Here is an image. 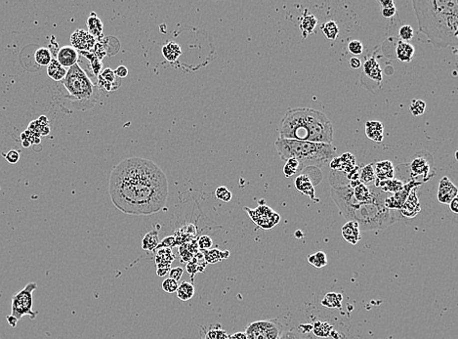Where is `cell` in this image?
I'll return each mask as SVG.
<instances>
[{"instance_id": "6da1fadb", "label": "cell", "mask_w": 458, "mask_h": 339, "mask_svg": "<svg viewBox=\"0 0 458 339\" xmlns=\"http://www.w3.org/2000/svg\"><path fill=\"white\" fill-rule=\"evenodd\" d=\"M109 191L112 204L123 213L150 215L166 204L168 183L164 172L153 161L126 158L111 171Z\"/></svg>"}, {"instance_id": "7a4b0ae2", "label": "cell", "mask_w": 458, "mask_h": 339, "mask_svg": "<svg viewBox=\"0 0 458 339\" xmlns=\"http://www.w3.org/2000/svg\"><path fill=\"white\" fill-rule=\"evenodd\" d=\"M420 32L438 48L458 47V0H414Z\"/></svg>"}, {"instance_id": "3957f363", "label": "cell", "mask_w": 458, "mask_h": 339, "mask_svg": "<svg viewBox=\"0 0 458 339\" xmlns=\"http://www.w3.org/2000/svg\"><path fill=\"white\" fill-rule=\"evenodd\" d=\"M331 198L342 215L348 220L357 222L361 231H380L392 225L396 220L395 210L385 207V199L372 204H363L355 200L349 185L331 186Z\"/></svg>"}, {"instance_id": "277c9868", "label": "cell", "mask_w": 458, "mask_h": 339, "mask_svg": "<svg viewBox=\"0 0 458 339\" xmlns=\"http://www.w3.org/2000/svg\"><path fill=\"white\" fill-rule=\"evenodd\" d=\"M279 139L332 144L333 125L321 111L310 108L289 109L279 124Z\"/></svg>"}, {"instance_id": "5b68a950", "label": "cell", "mask_w": 458, "mask_h": 339, "mask_svg": "<svg viewBox=\"0 0 458 339\" xmlns=\"http://www.w3.org/2000/svg\"><path fill=\"white\" fill-rule=\"evenodd\" d=\"M275 146L282 160L285 161L288 158L297 159L300 164V170L306 167L326 168L330 161L337 157L336 149L332 144L278 139Z\"/></svg>"}, {"instance_id": "8992f818", "label": "cell", "mask_w": 458, "mask_h": 339, "mask_svg": "<svg viewBox=\"0 0 458 339\" xmlns=\"http://www.w3.org/2000/svg\"><path fill=\"white\" fill-rule=\"evenodd\" d=\"M64 86L75 100L81 103L80 108H92L99 98L98 88L77 64L67 70L64 78Z\"/></svg>"}, {"instance_id": "52a82bcc", "label": "cell", "mask_w": 458, "mask_h": 339, "mask_svg": "<svg viewBox=\"0 0 458 339\" xmlns=\"http://www.w3.org/2000/svg\"><path fill=\"white\" fill-rule=\"evenodd\" d=\"M36 289V283H28L20 293L13 296L11 316L15 317L18 321L23 316L30 317L31 320L35 319L37 314L32 310V294Z\"/></svg>"}, {"instance_id": "ba28073f", "label": "cell", "mask_w": 458, "mask_h": 339, "mask_svg": "<svg viewBox=\"0 0 458 339\" xmlns=\"http://www.w3.org/2000/svg\"><path fill=\"white\" fill-rule=\"evenodd\" d=\"M284 334V326L279 320L256 321L245 329L247 339H279Z\"/></svg>"}, {"instance_id": "9c48e42d", "label": "cell", "mask_w": 458, "mask_h": 339, "mask_svg": "<svg viewBox=\"0 0 458 339\" xmlns=\"http://www.w3.org/2000/svg\"><path fill=\"white\" fill-rule=\"evenodd\" d=\"M410 169L413 179L422 176L424 182L431 179L436 172L433 157L426 151L419 152L414 156L410 163Z\"/></svg>"}, {"instance_id": "30bf717a", "label": "cell", "mask_w": 458, "mask_h": 339, "mask_svg": "<svg viewBox=\"0 0 458 339\" xmlns=\"http://www.w3.org/2000/svg\"><path fill=\"white\" fill-rule=\"evenodd\" d=\"M244 209L251 219L263 229H271L276 226L281 220V216L265 204L259 205L256 209H250L247 207Z\"/></svg>"}, {"instance_id": "8fae6325", "label": "cell", "mask_w": 458, "mask_h": 339, "mask_svg": "<svg viewBox=\"0 0 458 339\" xmlns=\"http://www.w3.org/2000/svg\"><path fill=\"white\" fill-rule=\"evenodd\" d=\"M421 182L416 181L415 179H412L409 182H406L404 184V187L401 191H399L396 194H393L392 196H388L385 199V207L388 208L389 210H397L399 211L404 204L406 203L410 193L414 188H418L421 186Z\"/></svg>"}, {"instance_id": "7c38bea8", "label": "cell", "mask_w": 458, "mask_h": 339, "mask_svg": "<svg viewBox=\"0 0 458 339\" xmlns=\"http://www.w3.org/2000/svg\"><path fill=\"white\" fill-rule=\"evenodd\" d=\"M458 187L450 180L449 177L444 176L439 183L437 198L439 203L442 204H450V203L458 198Z\"/></svg>"}, {"instance_id": "4fadbf2b", "label": "cell", "mask_w": 458, "mask_h": 339, "mask_svg": "<svg viewBox=\"0 0 458 339\" xmlns=\"http://www.w3.org/2000/svg\"><path fill=\"white\" fill-rule=\"evenodd\" d=\"M70 42L75 50L77 49L81 52H87L96 44L95 38L84 29H76L70 35Z\"/></svg>"}, {"instance_id": "5bb4252c", "label": "cell", "mask_w": 458, "mask_h": 339, "mask_svg": "<svg viewBox=\"0 0 458 339\" xmlns=\"http://www.w3.org/2000/svg\"><path fill=\"white\" fill-rule=\"evenodd\" d=\"M417 189L418 188H414L412 190L406 203L404 204L403 207L398 211V213L401 216H403L404 218H408V219L415 218L421 210V205H420L418 197H417Z\"/></svg>"}, {"instance_id": "9a60e30c", "label": "cell", "mask_w": 458, "mask_h": 339, "mask_svg": "<svg viewBox=\"0 0 458 339\" xmlns=\"http://www.w3.org/2000/svg\"><path fill=\"white\" fill-rule=\"evenodd\" d=\"M121 81L115 75L114 70L111 68H105L100 74L98 78V85L103 88L104 90L111 92L116 90L120 87Z\"/></svg>"}, {"instance_id": "2e32d148", "label": "cell", "mask_w": 458, "mask_h": 339, "mask_svg": "<svg viewBox=\"0 0 458 339\" xmlns=\"http://www.w3.org/2000/svg\"><path fill=\"white\" fill-rule=\"evenodd\" d=\"M294 185H295V188L300 193L309 197L313 202L315 203L319 202V199H316V195H315V184L312 181V178L311 176H309V174L307 173L300 174L295 179Z\"/></svg>"}, {"instance_id": "e0dca14e", "label": "cell", "mask_w": 458, "mask_h": 339, "mask_svg": "<svg viewBox=\"0 0 458 339\" xmlns=\"http://www.w3.org/2000/svg\"><path fill=\"white\" fill-rule=\"evenodd\" d=\"M56 60L62 67L65 68H71L76 65L78 60L77 51L72 46H64L59 50Z\"/></svg>"}, {"instance_id": "ac0fdd59", "label": "cell", "mask_w": 458, "mask_h": 339, "mask_svg": "<svg viewBox=\"0 0 458 339\" xmlns=\"http://www.w3.org/2000/svg\"><path fill=\"white\" fill-rule=\"evenodd\" d=\"M374 173L376 180L383 181L395 178V166L390 160H382L374 163Z\"/></svg>"}, {"instance_id": "d6986e66", "label": "cell", "mask_w": 458, "mask_h": 339, "mask_svg": "<svg viewBox=\"0 0 458 339\" xmlns=\"http://www.w3.org/2000/svg\"><path fill=\"white\" fill-rule=\"evenodd\" d=\"M341 234L344 240L351 245H357L362 240L359 224L354 221H348L341 228Z\"/></svg>"}, {"instance_id": "ffe728a7", "label": "cell", "mask_w": 458, "mask_h": 339, "mask_svg": "<svg viewBox=\"0 0 458 339\" xmlns=\"http://www.w3.org/2000/svg\"><path fill=\"white\" fill-rule=\"evenodd\" d=\"M364 73L372 80L376 81L378 84L381 83L383 79L382 70L379 63L374 57H371L364 63Z\"/></svg>"}, {"instance_id": "44dd1931", "label": "cell", "mask_w": 458, "mask_h": 339, "mask_svg": "<svg viewBox=\"0 0 458 339\" xmlns=\"http://www.w3.org/2000/svg\"><path fill=\"white\" fill-rule=\"evenodd\" d=\"M383 124L377 120H370L365 124V132L369 139L373 142L381 143L383 141Z\"/></svg>"}, {"instance_id": "7402d4cb", "label": "cell", "mask_w": 458, "mask_h": 339, "mask_svg": "<svg viewBox=\"0 0 458 339\" xmlns=\"http://www.w3.org/2000/svg\"><path fill=\"white\" fill-rule=\"evenodd\" d=\"M415 46L403 40H399L396 47L397 58L402 63H410L415 57Z\"/></svg>"}, {"instance_id": "603a6c76", "label": "cell", "mask_w": 458, "mask_h": 339, "mask_svg": "<svg viewBox=\"0 0 458 339\" xmlns=\"http://www.w3.org/2000/svg\"><path fill=\"white\" fill-rule=\"evenodd\" d=\"M404 182L400 179H397V178H393V179H388V180H383V181H379V180H375L374 182V186L376 188H378L380 191L388 194V193H391V194H396L398 193L399 191H401L404 187Z\"/></svg>"}, {"instance_id": "cb8c5ba5", "label": "cell", "mask_w": 458, "mask_h": 339, "mask_svg": "<svg viewBox=\"0 0 458 339\" xmlns=\"http://www.w3.org/2000/svg\"><path fill=\"white\" fill-rule=\"evenodd\" d=\"M66 72L67 70L64 67H62L56 59H52L49 65L47 66V74L53 80H63L66 75Z\"/></svg>"}, {"instance_id": "d4e9b609", "label": "cell", "mask_w": 458, "mask_h": 339, "mask_svg": "<svg viewBox=\"0 0 458 339\" xmlns=\"http://www.w3.org/2000/svg\"><path fill=\"white\" fill-rule=\"evenodd\" d=\"M376 180L374 173V163H370L365 166H360L359 181L366 186H372Z\"/></svg>"}, {"instance_id": "484cf974", "label": "cell", "mask_w": 458, "mask_h": 339, "mask_svg": "<svg viewBox=\"0 0 458 339\" xmlns=\"http://www.w3.org/2000/svg\"><path fill=\"white\" fill-rule=\"evenodd\" d=\"M317 26H318V19L313 14L304 15L299 24L303 38L305 39L309 34H312L315 31Z\"/></svg>"}, {"instance_id": "4316f807", "label": "cell", "mask_w": 458, "mask_h": 339, "mask_svg": "<svg viewBox=\"0 0 458 339\" xmlns=\"http://www.w3.org/2000/svg\"><path fill=\"white\" fill-rule=\"evenodd\" d=\"M28 130L34 132L36 135L45 136L48 135L50 132V127L48 123V119L46 116H40L38 119L33 120L32 122L29 123V126L27 128Z\"/></svg>"}, {"instance_id": "83f0119b", "label": "cell", "mask_w": 458, "mask_h": 339, "mask_svg": "<svg viewBox=\"0 0 458 339\" xmlns=\"http://www.w3.org/2000/svg\"><path fill=\"white\" fill-rule=\"evenodd\" d=\"M88 32L95 38L103 35V23L97 14L91 13L87 19Z\"/></svg>"}, {"instance_id": "f1b7e54d", "label": "cell", "mask_w": 458, "mask_h": 339, "mask_svg": "<svg viewBox=\"0 0 458 339\" xmlns=\"http://www.w3.org/2000/svg\"><path fill=\"white\" fill-rule=\"evenodd\" d=\"M203 258L209 264H215L223 259H227L230 256L228 250H219V249H209L203 251Z\"/></svg>"}, {"instance_id": "f546056e", "label": "cell", "mask_w": 458, "mask_h": 339, "mask_svg": "<svg viewBox=\"0 0 458 339\" xmlns=\"http://www.w3.org/2000/svg\"><path fill=\"white\" fill-rule=\"evenodd\" d=\"M162 55L169 62H176L182 55V49L176 42L170 41L162 47Z\"/></svg>"}, {"instance_id": "4dcf8cb0", "label": "cell", "mask_w": 458, "mask_h": 339, "mask_svg": "<svg viewBox=\"0 0 458 339\" xmlns=\"http://www.w3.org/2000/svg\"><path fill=\"white\" fill-rule=\"evenodd\" d=\"M340 160V170L339 172L345 173L346 175L353 171L357 166V160L354 155L351 153H345L341 157H339ZM336 172V171H335Z\"/></svg>"}, {"instance_id": "1f68e13d", "label": "cell", "mask_w": 458, "mask_h": 339, "mask_svg": "<svg viewBox=\"0 0 458 339\" xmlns=\"http://www.w3.org/2000/svg\"><path fill=\"white\" fill-rule=\"evenodd\" d=\"M159 245V238H158V232L153 230L149 232L148 234L145 235L143 241H142V249L147 251H153L157 249Z\"/></svg>"}, {"instance_id": "d6a6232c", "label": "cell", "mask_w": 458, "mask_h": 339, "mask_svg": "<svg viewBox=\"0 0 458 339\" xmlns=\"http://www.w3.org/2000/svg\"><path fill=\"white\" fill-rule=\"evenodd\" d=\"M195 287L193 284L189 282H183L181 285H179L178 290L176 292L177 297L182 300V301H188L192 299L195 295Z\"/></svg>"}, {"instance_id": "836d02e7", "label": "cell", "mask_w": 458, "mask_h": 339, "mask_svg": "<svg viewBox=\"0 0 458 339\" xmlns=\"http://www.w3.org/2000/svg\"><path fill=\"white\" fill-rule=\"evenodd\" d=\"M343 296L342 294L336 293H328L322 300V305L327 308H341Z\"/></svg>"}, {"instance_id": "e575fe53", "label": "cell", "mask_w": 458, "mask_h": 339, "mask_svg": "<svg viewBox=\"0 0 458 339\" xmlns=\"http://www.w3.org/2000/svg\"><path fill=\"white\" fill-rule=\"evenodd\" d=\"M229 336L226 331H224L220 325L211 326L210 329H204V335H202L201 339H228Z\"/></svg>"}, {"instance_id": "d590c367", "label": "cell", "mask_w": 458, "mask_h": 339, "mask_svg": "<svg viewBox=\"0 0 458 339\" xmlns=\"http://www.w3.org/2000/svg\"><path fill=\"white\" fill-rule=\"evenodd\" d=\"M312 331L317 338H328L332 333V327L327 322L317 321L312 327Z\"/></svg>"}, {"instance_id": "8d00e7d4", "label": "cell", "mask_w": 458, "mask_h": 339, "mask_svg": "<svg viewBox=\"0 0 458 339\" xmlns=\"http://www.w3.org/2000/svg\"><path fill=\"white\" fill-rule=\"evenodd\" d=\"M321 29L328 40H335L339 34V27L338 24L334 21H328L324 23L321 26Z\"/></svg>"}, {"instance_id": "74e56055", "label": "cell", "mask_w": 458, "mask_h": 339, "mask_svg": "<svg viewBox=\"0 0 458 339\" xmlns=\"http://www.w3.org/2000/svg\"><path fill=\"white\" fill-rule=\"evenodd\" d=\"M308 262L316 268H323L327 265V254L320 250L312 255L308 256Z\"/></svg>"}, {"instance_id": "f35d334b", "label": "cell", "mask_w": 458, "mask_h": 339, "mask_svg": "<svg viewBox=\"0 0 458 339\" xmlns=\"http://www.w3.org/2000/svg\"><path fill=\"white\" fill-rule=\"evenodd\" d=\"M298 170H300V164L297 159L295 158H288L285 160L284 167V173L285 177H291L294 175Z\"/></svg>"}, {"instance_id": "ab89813d", "label": "cell", "mask_w": 458, "mask_h": 339, "mask_svg": "<svg viewBox=\"0 0 458 339\" xmlns=\"http://www.w3.org/2000/svg\"><path fill=\"white\" fill-rule=\"evenodd\" d=\"M34 59L37 64L41 66H48L52 60V57L50 51L47 48H39L34 54Z\"/></svg>"}, {"instance_id": "60d3db41", "label": "cell", "mask_w": 458, "mask_h": 339, "mask_svg": "<svg viewBox=\"0 0 458 339\" xmlns=\"http://www.w3.org/2000/svg\"><path fill=\"white\" fill-rule=\"evenodd\" d=\"M279 339H316L313 337L307 335L300 330H291L288 332H284Z\"/></svg>"}, {"instance_id": "b9f144b4", "label": "cell", "mask_w": 458, "mask_h": 339, "mask_svg": "<svg viewBox=\"0 0 458 339\" xmlns=\"http://www.w3.org/2000/svg\"><path fill=\"white\" fill-rule=\"evenodd\" d=\"M426 110V103L422 100H412L410 105V111L415 116L422 115Z\"/></svg>"}, {"instance_id": "7bdbcfd3", "label": "cell", "mask_w": 458, "mask_h": 339, "mask_svg": "<svg viewBox=\"0 0 458 339\" xmlns=\"http://www.w3.org/2000/svg\"><path fill=\"white\" fill-rule=\"evenodd\" d=\"M88 60L90 61L91 63V68H92V70L93 72L98 75L100 73V70L102 69V63H101V60L96 57L94 54H91V53H88V52H81Z\"/></svg>"}, {"instance_id": "ee69618b", "label": "cell", "mask_w": 458, "mask_h": 339, "mask_svg": "<svg viewBox=\"0 0 458 339\" xmlns=\"http://www.w3.org/2000/svg\"><path fill=\"white\" fill-rule=\"evenodd\" d=\"M414 35H415V31H414V28L409 25V24H405V25H402L400 30H399V36L401 38V40L403 41H410L414 38Z\"/></svg>"}, {"instance_id": "f6af8a7d", "label": "cell", "mask_w": 458, "mask_h": 339, "mask_svg": "<svg viewBox=\"0 0 458 339\" xmlns=\"http://www.w3.org/2000/svg\"><path fill=\"white\" fill-rule=\"evenodd\" d=\"M347 48H348V51L352 55H355V56H360L364 53V45L363 43L360 41V40H357V39H354V40H351L348 45H347Z\"/></svg>"}, {"instance_id": "bcb514c9", "label": "cell", "mask_w": 458, "mask_h": 339, "mask_svg": "<svg viewBox=\"0 0 458 339\" xmlns=\"http://www.w3.org/2000/svg\"><path fill=\"white\" fill-rule=\"evenodd\" d=\"M215 196H216V198L218 200L224 202V203L231 202V200L233 198L232 193L226 187H218L216 192H215Z\"/></svg>"}, {"instance_id": "7dc6e473", "label": "cell", "mask_w": 458, "mask_h": 339, "mask_svg": "<svg viewBox=\"0 0 458 339\" xmlns=\"http://www.w3.org/2000/svg\"><path fill=\"white\" fill-rule=\"evenodd\" d=\"M178 287H179L178 282L170 278L164 280L162 283V290L167 294H174L177 292Z\"/></svg>"}, {"instance_id": "c3c4849f", "label": "cell", "mask_w": 458, "mask_h": 339, "mask_svg": "<svg viewBox=\"0 0 458 339\" xmlns=\"http://www.w3.org/2000/svg\"><path fill=\"white\" fill-rule=\"evenodd\" d=\"M21 138H22V141H27L30 144V146L40 143V137L28 129L22 132Z\"/></svg>"}, {"instance_id": "681fc988", "label": "cell", "mask_w": 458, "mask_h": 339, "mask_svg": "<svg viewBox=\"0 0 458 339\" xmlns=\"http://www.w3.org/2000/svg\"><path fill=\"white\" fill-rule=\"evenodd\" d=\"M212 244H213V242L208 236H201L199 238L198 242H197V245H198L197 247L201 249L202 251H204V250H208V249H211Z\"/></svg>"}, {"instance_id": "f907efd6", "label": "cell", "mask_w": 458, "mask_h": 339, "mask_svg": "<svg viewBox=\"0 0 458 339\" xmlns=\"http://www.w3.org/2000/svg\"><path fill=\"white\" fill-rule=\"evenodd\" d=\"M5 158H6V160H7L9 163L15 164V163H17V162L19 161V159H20V154H19L17 151H15V150H11L10 152L7 153V155L5 156Z\"/></svg>"}, {"instance_id": "816d5d0a", "label": "cell", "mask_w": 458, "mask_h": 339, "mask_svg": "<svg viewBox=\"0 0 458 339\" xmlns=\"http://www.w3.org/2000/svg\"><path fill=\"white\" fill-rule=\"evenodd\" d=\"M183 272H184V270L181 267H176L174 269H171L169 271V278L173 279V280L178 282L182 278Z\"/></svg>"}, {"instance_id": "f5cc1de1", "label": "cell", "mask_w": 458, "mask_h": 339, "mask_svg": "<svg viewBox=\"0 0 458 339\" xmlns=\"http://www.w3.org/2000/svg\"><path fill=\"white\" fill-rule=\"evenodd\" d=\"M397 12V9H396V6L394 7H391V8H382V11H381V14L384 18H392L393 16L396 14Z\"/></svg>"}, {"instance_id": "db71d44e", "label": "cell", "mask_w": 458, "mask_h": 339, "mask_svg": "<svg viewBox=\"0 0 458 339\" xmlns=\"http://www.w3.org/2000/svg\"><path fill=\"white\" fill-rule=\"evenodd\" d=\"M114 73L118 78H124L128 75V69L124 66H119L114 70Z\"/></svg>"}, {"instance_id": "11a10c76", "label": "cell", "mask_w": 458, "mask_h": 339, "mask_svg": "<svg viewBox=\"0 0 458 339\" xmlns=\"http://www.w3.org/2000/svg\"><path fill=\"white\" fill-rule=\"evenodd\" d=\"M174 244V237H168V238L164 239V240L161 242V244H159V245H158V247H157V249H161V248H164V247L170 248V247H171V246H173Z\"/></svg>"}, {"instance_id": "9f6ffc18", "label": "cell", "mask_w": 458, "mask_h": 339, "mask_svg": "<svg viewBox=\"0 0 458 339\" xmlns=\"http://www.w3.org/2000/svg\"><path fill=\"white\" fill-rule=\"evenodd\" d=\"M349 66L352 69H358V68H361L362 62H361V60L359 58L352 57L349 60Z\"/></svg>"}, {"instance_id": "6f0895ef", "label": "cell", "mask_w": 458, "mask_h": 339, "mask_svg": "<svg viewBox=\"0 0 458 339\" xmlns=\"http://www.w3.org/2000/svg\"><path fill=\"white\" fill-rule=\"evenodd\" d=\"M378 3L380 4L382 8H391L395 6V3L393 0H381V1H378Z\"/></svg>"}, {"instance_id": "680465c9", "label": "cell", "mask_w": 458, "mask_h": 339, "mask_svg": "<svg viewBox=\"0 0 458 339\" xmlns=\"http://www.w3.org/2000/svg\"><path fill=\"white\" fill-rule=\"evenodd\" d=\"M450 209L454 212V213H458V199L456 198L454 199L451 203H450Z\"/></svg>"}, {"instance_id": "91938a15", "label": "cell", "mask_w": 458, "mask_h": 339, "mask_svg": "<svg viewBox=\"0 0 458 339\" xmlns=\"http://www.w3.org/2000/svg\"><path fill=\"white\" fill-rule=\"evenodd\" d=\"M228 339H247V338H246L245 333H241V332H240V333H236V334H234V335L229 336Z\"/></svg>"}, {"instance_id": "94428289", "label": "cell", "mask_w": 458, "mask_h": 339, "mask_svg": "<svg viewBox=\"0 0 458 339\" xmlns=\"http://www.w3.org/2000/svg\"><path fill=\"white\" fill-rule=\"evenodd\" d=\"M7 322H8V324H9L11 327L15 328V327L17 326L18 320H17L15 317L11 316V315H10V316H7Z\"/></svg>"}]
</instances>
